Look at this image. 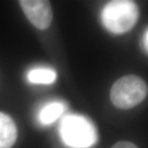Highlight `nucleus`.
I'll return each instance as SVG.
<instances>
[{
  "label": "nucleus",
  "instance_id": "obj_6",
  "mask_svg": "<svg viewBox=\"0 0 148 148\" xmlns=\"http://www.w3.org/2000/svg\"><path fill=\"white\" fill-rule=\"evenodd\" d=\"M65 110V106L60 102H52L45 106L39 114V119L44 125H49L58 119Z\"/></svg>",
  "mask_w": 148,
  "mask_h": 148
},
{
  "label": "nucleus",
  "instance_id": "obj_8",
  "mask_svg": "<svg viewBox=\"0 0 148 148\" xmlns=\"http://www.w3.org/2000/svg\"><path fill=\"white\" fill-rule=\"evenodd\" d=\"M111 148H138L136 145L129 142H119Z\"/></svg>",
  "mask_w": 148,
  "mask_h": 148
},
{
  "label": "nucleus",
  "instance_id": "obj_9",
  "mask_svg": "<svg viewBox=\"0 0 148 148\" xmlns=\"http://www.w3.org/2000/svg\"><path fill=\"white\" fill-rule=\"evenodd\" d=\"M147 39H148V31L147 30V31L145 32L144 36H143V45H144V48H145V50H146V52H147V49H148Z\"/></svg>",
  "mask_w": 148,
  "mask_h": 148
},
{
  "label": "nucleus",
  "instance_id": "obj_7",
  "mask_svg": "<svg viewBox=\"0 0 148 148\" xmlns=\"http://www.w3.org/2000/svg\"><path fill=\"white\" fill-rule=\"evenodd\" d=\"M27 78L34 84H51L56 79V73L50 69H34L29 72Z\"/></svg>",
  "mask_w": 148,
  "mask_h": 148
},
{
  "label": "nucleus",
  "instance_id": "obj_1",
  "mask_svg": "<svg viewBox=\"0 0 148 148\" xmlns=\"http://www.w3.org/2000/svg\"><path fill=\"white\" fill-rule=\"evenodd\" d=\"M139 10L135 2L115 0L108 3L102 12V21L106 28L114 34H123L135 26Z\"/></svg>",
  "mask_w": 148,
  "mask_h": 148
},
{
  "label": "nucleus",
  "instance_id": "obj_3",
  "mask_svg": "<svg viewBox=\"0 0 148 148\" xmlns=\"http://www.w3.org/2000/svg\"><path fill=\"white\" fill-rule=\"evenodd\" d=\"M147 95V86L135 75L124 76L115 82L110 90V100L117 108L127 110L142 103Z\"/></svg>",
  "mask_w": 148,
  "mask_h": 148
},
{
  "label": "nucleus",
  "instance_id": "obj_4",
  "mask_svg": "<svg viewBox=\"0 0 148 148\" xmlns=\"http://www.w3.org/2000/svg\"><path fill=\"white\" fill-rule=\"evenodd\" d=\"M29 21L40 30L49 27L53 20V11L49 1L21 0L19 2Z\"/></svg>",
  "mask_w": 148,
  "mask_h": 148
},
{
  "label": "nucleus",
  "instance_id": "obj_2",
  "mask_svg": "<svg viewBox=\"0 0 148 148\" xmlns=\"http://www.w3.org/2000/svg\"><path fill=\"white\" fill-rule=\"evenodd\" d=\"M59 132L64 143L73 148H88L98 140L93 123L82 115L69 114L64 118Z\"/></svg>",
  "mask_w": 148,
  "mask_h": 148
},
{
  "label": "nucleus",
  "instance_id": "obj_5",
  "mask_svg": "<svg viewBox=\"0 0 148 148\" xmlns=\"http://www.w3.org/2000/svg\"><path fill=\"white\" fill-rule=\"evenodd\" d=\"M17 138V129L9 115L0 112V148H11Z\"/></svg>",
  "mask_w": 148,
  "mask_h": 148
}]
</instances>
